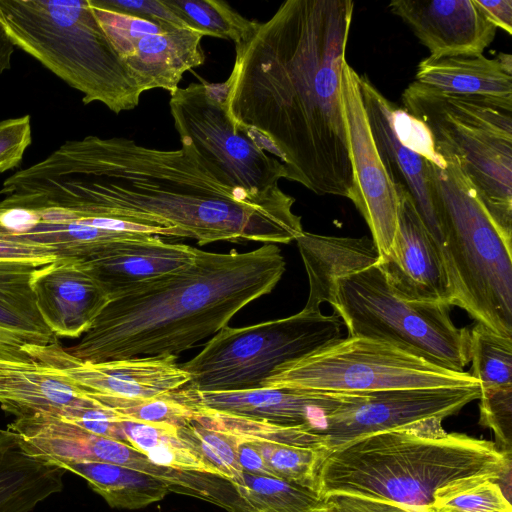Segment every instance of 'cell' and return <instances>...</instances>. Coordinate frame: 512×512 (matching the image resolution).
<instances>
[{
  "label": "cell",
  "instance_id": "ffe728a7",
  "mask_svg": "<svg viewBox=\"0 0 512 512\" xmlns=\"http://www.w3.org/2000/svg\"><path fill=\"white\" fill-rule=\"evenodd\" d=\"M388 8L431 57L483 54L496 35V26L475 0H394Z\"/></svg>",
  "mask_w": 512,
  "mask_h": 512
},
{
  "label": "cell",
  "instance_id": "5bb4252c",
  "mask_svg": "<svg viewBox=\"0 0 512 512\" xmlns=\"http://www.w3.org/2000/svg\"><path fill=\"white\" fill-rule=\"evenodd\" d=\"M358 78L359 74L346 61L341 101L354 176L349 199L368 225L382 259L389 253L396 233L399 198L373 139Z\"/></svg>",
  "mask_w": 512,
  "mask_h": 512
},
{
  "label": "cell",
  "instance_id": "7bdbcfd3",
  "mask_svg": "<svg viewBox=\"0 0 512 512\" xmlns=\"http://www.w3.org/2000/svg\"><path fill=\"white\" fill-rule=\"evenodd\" d=\"M487 19L506 33H512V0H475Z\"/></svg>",
  "mask_w": 512,
  "mask_h": 512
},
{
  "label": "cell",
  "instance_id": "7a4b0ae2",
  "mask_svg": "<svg viewBox=\"0 0 512 512\" xmlns=\"http://www.w3.org/2000/svg\"><path fill=\"white\" fill-rule=\"evenodd\" d=\"M354 2L287 0L235 43L218 84L233 125L281 161L286 179L323 196L354 188L341 101Z\"/></svg>",
  "mask_w": 512,
  "mask_h": 512
},
{
  "label": "cell",
  "instance_id": "1f68e13d",
  "mask_svg": "<svg viewBox=\"0 0 512 512\" xmlns=\"http://www.w3.org/2000/svg\"><path fill=\"white\" fill-rule=\"evenodd\" d=\"M470 362L469 374L480 389L512 385V337L476 323L470 330Z\"/></svg>",
  "mask_w": 512,
  "mask_h": 512
},
{
  "label": "cell",
  "instance_id": "44dd1931",
  "mask_svg": "<svg viewBox=\"0 0 512 512\" xmlns=\"http://www.w3.org/2000/svg\"><path fill=\"white\" fill-rule=\"evenodd\" d=\"M198 248L166 242L160 236L113 242L80 261L110 301L145 283L191 265Z\"/></svg>",
  "mask_w": 512,
  "mask_h": 512
},
{
  "label": "cell",
  "instance_id": "8d00e7d4",
  "mask_svg": "<svg viewBox=\"0 0 512 512\" xmlns=\"http://www.w3.org/2000/svg\"><path fill=\"white\" fill-rule=\"evenodd\" d=\"M480 423L490 428L501 451L512 454V385L481 389Z\"/></svg>",
  "mask_w": 512,
  "mask_h": 512
},
{
  "label": "cell",
  "instance_id": "4fadbf2b",
  "mask_svg": "<svg viewBox=\"0 0 512 512\" xmlns=\"http://www.w3.org/2000/svg\"><path fill=\"white\" fill-rule=\"evenodd\" d=\"M480 394L479 384L341 394L318 433L331 450L370 434L442 422Z\"/></svg>",
  "mask_w": 512,
  "mask_h": 512
},
{
  "label": "cell",
  "instance_id": "7402d4cb",
  "mask_svg": "<svg viewBox=\"0 0 512 512\" xmlns=\"http://www.w3.org/2000/svg\"><path fill=\"white\" fill-rule=\"evenodd\" d=\"M38 309L56 337L78 338L110 302L80 261L57 260L32 282Z\"/></svg>",
  "mask_w": 512,
  "mask_h": 512
},
{
  "label": "cell",
  "instance_id": "f1b7e54d",
  "mask_svg": "<svg viewBox=\"0 0 512 512\" xmlns=\"http://www.w3.org/2000/svg\"><path fill=\"white\" fill-rule=\"evenodd\" d=\"M53 464L83 477L114 508L140 509L170 492L163 479L116 464L69 460Z\"/></svg>",
  "mask_w": 512,
  "mask_h": 512
},
{
  "label": "cell",
  "instance_id": "7c38bea8",
  "mask_svg": "<svg viewBox=\"0 0 512 512\" xmlns=\"http://www.w3.org/2000/svg\"><path fill=\"white\" fill-rule=\"evenodd\" d=\"M121 62L144 93L179 88L183 74L202 65L204 35L187 26L113 9L102 0H88Z\"/></svg>",
  "mask_w": 512,
  "mask_h": 512
},
{
  "label": "cell",
  "instance_id": "f546056e",
  "mask_svg": "<svg viewBox=\"0 0 512 512\" xmlns=\"http://www.w3.org/2000/svg\"><path fill=\"white\" fill-rule=\"evenodd\" d=\"M125 442L142 452L155 465L178 471L210 473L221 476L194 446L182 438L178 426L145 423L120 418Z\"/></svg>",
  "mask_w": 512,
  "mask_h": 512
},
{
  "label": "cell",
  "instance_id": "ee69618b",
  "mask_svg": "<svg viewBox=\"0 0 512 512\" xmlns=\"http://www.w3.org/2000/svg\"><path fill=\"white\" fill-rule=\"evenodd\" d=\"M14 47L6 34L0 38V75L10 68Z\"/></svg>",
  "mask_w": 512,
  "mask_h": 512
},
{
  "label": "cell",
  "instance_id": "ba28073f",
  "mask_svg": "<svg viewBox=\"0 0 512 512\" xmlns=\"http://www.w3.org/2000/svg\"><path fill=\"white\" fill-rule=\"evenodd\" d=\"M330 305L348 336L389 342L455 372L470 362V330L453 323L450 307L402 299L377 264L338 279Z\"/></svg>",
  "mask_w": 512,
  "mask_h": 512
},
{
  "label": "cell",
  "instance_id": "30bf717a",
  "mask_svg": "<svg viewBox=\"0 0 512 512\" xmlns=\"http://www.w3.org/2000/svg\"><path fill=\"white\" fill-rule=\"evenodd\" d=\"M341 319L302 309L281 319L245 327H223L181 367L187 387L202 392L261 388L281 364L341 338Z\"/></svg>",
  "mask_w": 512,
  "mask_h": 512
},
{
  "label": "cell",
  "instance_id": "603a6c76",
  "mask_svg": "<svg viewBox=\"0 0 512 512\" xmlns=\"http://www.w3.org/2000/svg\"><path fill=\"white\" fill-rule=\"evenodd\" d=\"M99 404L67 377L36 360L0 359V405L16 419L46 414L66 420L79 408Z\"/></svg>",
  "mask_w": 512,
  "mask_h": 512
},
{
  "label": "cell",
  "instance_id": "52a82bcc",
  "mask_svg": "<svg viewBox=\"0 0 512 512\" xmlns=\"http://www.w3.org/2000/svg\"><path fill=\"white\" fill-rule=\"evenodd\" d=\"M401 99L426 125L437 153L457 159L483 208L512 243V103L443 93L416 81Z\"/></svg>",
  "mask_w": 512,
  "mask_h": 512
},
{
  "label": "cell",
  "instance_id": "8fae6325",
  "mask_svg": "<svg viewBox=\"0 0 512 512\" xmlns=\"http://www.w3.org/2000/svg\"><path fill=\"white\" fill-rule=\"evenodd\" d=\"M170 95V113L180 139L189 140L232 187L260 201L290 196L279 187L287 175L283 163L232 124L218 84L190 83Z\"/></svg>",
  "mask_w": 512,
  "mask_h": 512
},
{
  "label": "cell",
  "instance_id": "d6a6232c",
  "mask_svg": "<svg viewBox=\"0 0 512 512\" xmlns=\"http://www.w3.org/2000/svg\"><path fill=\"white\" fill-rule=\"evenodd\" d=\"M424 512H512V506L498 484V478L478 476L441 489Z\"/></svg>",
  "mask_w": 512,
  "mask_h": 512
},
{
  "label": "cell",
  "instance_id": "d4e9b609",
  "mask_svg": "<svg viewBox=\"0 0 512 512\" xmlns=\"http://www.w3.org/2000/svg\"><path fill=\"white\" fill-rule=\"evenodd\" d=\"M309 281L304 309L320 311L331 304L338 279L373 266L380 255L372 238L318 235L303 231L295 240Z\"/></svg>",
  "mask_w": 512,
  "mask_h": 512
},
{
  "label": "cell",
  "instance_id": "3957f363",
  "mask_svg": "<svg viewBox=\"0 0 512 512\" xmlns=\"http://www.w3.org/2000/svg\"><path fill=\"white\" fill-rule=\"evenodd\" d=\"M285 267L276 244L248 252L198 249L191 265L111 300L80 341L66 349L90 362L177 357L269 294Z\"/></svg>",
  "mask_w": 512,
  "mask_h": 512
},
{
  "label": "cell",
  "instance_id": "5b68a950",
  "mask_svg": "<svg viewBox=\"0 0 512 512\" xmlns=\"http://www.w3.org/2000/svg\"><path fill=\"white\" fill-rule=\"evenodd\" d=\"M0 26L72 88L84 104L119 114L138 106L142 91L101 28L88 0H0Z\"/></svg>",
  "mask_w": 512,
  "mask_h": 512
},
{
  "label": "cell",
  "instance_id": "6da1fadb",
  "mask_svg": "<svg viewBox=\"0 0 512 512\" xmlns=\"http://www.w3.org/2000/svg\"><path fill=\"white\" fill-rule=\"evenodd\" d=\"M159 150L124 137L69 140L6 185L31 207L120 220L160 236L288 244L303 233L290 196L260 201L232 187L187 139Z\"/></svg>",
  "mask_w": 512,
  "mask_h": 512
},
{
  "label": "cell",
  "instance_id": "74e56055",
  "mask_svg": "<svg viewBox=\"0 0 512 512\" xmlns=\"http://www.w3.org/2000/svg\"><path fill=\"white\" fill-rule=\"evenodd\" d=\"M31 141L29 115L0 120V173L19 166Z\"/></svg>",
  "mask_w": 512,
  "mask_h": 512
},
{
  "label": "cell",
  "instance_id": "836d02e7",
  "mask_svg": "<svg viewBox=\"0 0 512 512\" xmlns=\"http://www.w3.org/2000/svg\"><path fill=\"white\" fill-rule=\"evenodd\" d=\"M252 444L259 449L275 477L317 491L318 471L329 451L325 446L274 442Z\"/></svg>",
  "mask_w": 512,
  "mask_h": 512
},
{
  "label": "cell",
  "instance_id": "ac0fdd59",
  "mask_svg": "<svg viewBox=\"0 0 512 512\" xmlns=\"http://www.w3.org/2000/svg\"><path fill=\"white\" fill-rule=\"evenodd\" d=\"M358 82L372 136L385 168L394 186H401L409 194L439 245V198L432 178V162L397 137L392 119L394 103L366 74H359Z\"/></svg>",
  "mask_w": 512,
  "mask_h": 512
},
{
  "label": "cell",
  "instance_id": "e0dca14e",
  "mask_svg": "<svg viewBox=\"0 0 512 512\" xmlns=\"http://www.w3.org/2000/svg\"><path fill=\"white\" fill-rule=\"evenodd\" d=\"M20 448L51 464L69 460L104 462L128 467L167 481L171 469L152 463L127 442L90 433L59 417L38 414L7 426ZM168 483V482H167Z\"/></svg>",
  "mask_w": 512,
  "mask_h": 512
},
{
  "label": "cell",
  "instance_id": "2e32d148",
  "mask_svg": "<svg viewBox=\"0 0 512 512\" xmlns=\"http://www.w3.org/2000/svg\"><path fill=\"white\" fill-rule=\"evenodd\" d=\"M397 229L389 253L377 265L402 299L453 306V295L441 249L411 197L396 186Z\"/></svg>",
  "mask_w": 512,
  "mask_h": 512
},
{
  "label": "cell",
  "instance_id": "f6af8a7d",
  "mask_svg": "<svg viewBox=\"0 0 512 512\" xmlns=\"http://www.w3.org/2000/svg\"><path fill=\"white\" fill-rule=\"evenodd\" d=\"M4 35H5V33H4L3 29L0 26V38L3 37Z\"/></svg>",
  "mask_w": 512,
  "mask_h": 512
},
{
  "label": "cell",
  "instance_id": "d6986e66",
  "mask_svg": "<svg viewBox=\"0 0 512 512\" xmlns=\"http://www.w3.org/2000/svg\"><path fill=\"white\" fill-rule=\"evenodd\" d=\"M171 395L191 410L209 409L286 426H305L317 432L341 400V394L267 387L202 392L184 386Z\"/></svg>",
  "mask_w": 512,
  "mask_h": 512
},
{
  "label": "cell",
  "instance_id": "9a60e30c",
  "mask_svg": "<svg viewBox=\"0 0 512 512\" xmlns=\"http://www.w3.org/2000/svg\"><path fill=\"white\" fill-rule=\"evenodd\" d=\"M24 352L67 377L91 398H153L174 392L190 381V375L173 355L90 362L73 356L58 341L27 345Z\"/></svg>",
  "mask_w": 512,
  "mask_h": 512
},
{
  "label": "cell",
  "instance_id": "b9f144b4",
  "mask_svg": "<svg viewBox=\"0 0 512 512\" xmlns=\"http://www.w3.org/2000/svg\"><path fill=\"white\" fill-rule=\"evenodd\" d=\"M230 440L235 445L237 459L243 472L274 476L264 461L261 452L254 444L246 441L234 440L232 438H230Z\"/></svg>",
  "mask_w": 512,
  "mask_h": 512
},
{
  "label": "cell",
  "instance_id": "f35d334b",
  "mask_svg": "<svg viewBox=\"0 0 512 512\" xmlns=\"http://www.w3.org/2000/svg\"><path fill=\"white\" fill-rule=\"evenodd\" d=\"M324 497L325 512H420L403 505L350 494Z\"/></svg>",
  "mask_w": 512,
  "mask_h": 512
},
{
  "label": "cell",
  "instance_id": "4316f807",
  "mask_svg": "<svg viewBox=\"0 0 512 512\" xmlns=\"http://www.w3.org/2000/svg\"><path fill=\"white\" fill-rule=\"evenodd\" d=\"M65 471L25 453L8 429L0 431V512H31L62 491Z\"/></svg>",
  "mask_w": 512,
  "mask_h": 512
},
{
  "label": "cell",
  "instance_id": "cb8c5ba5",
  "mask_svg": "<svg viewBox=\"0 0 512 512\" xmlns=\"http://www.w3.org/2000/svg\"><path fill=\"white\" fill-rule=\"evenodd\" d=\"M52 262L0 260V359L32 361L25 346L57 342L38 309L32 286L37 272Z\"/></svg>",
  "mask_w": 512,
  "mask_h": 512
},
{
  "label": "cell",
  "instance_id": "8992f818",
  "mask_svg": "<svg viewBox=\"0 0 512 512\" xmlns=\"http://www.w3.org/2000/svg\"><path fill=\"white\" fill-rule=\"evenodd\" d=\"M432 163L439 198V246L453 306L495 333L512 337V243L493 223L450 155Z\"/></svg>",
  "mask_w": 512,
  "mask_h": 512
},
{
  "label": "cell",
  "instance_id": "277c9868",
  "mask_svg": "<svg viewBox=\"0 0 512 512\" xmlns=\"http://www.w3.org/2000/svg\"><path fill=\"white\" fill-rule=\"evenodd\" d=\"M511 476V455L493 442L448 433L442 422L370 434L328 451L317 491L350 494L420 512L446 486L472 477ZM499 484V483H498Z\"/></svg>",
  "mask_w": 512,
  "mask_h": 512
},
{
  "label": "cell",
  "instance_id": "4dcf8cb0",
  "mask_svg": "<svg viewBox=\"0 0 512 512\" xmlns=\"http://www.w3.org/2000/svg\"><path fill=\"white\" fill-rule=\"evenodd\" d=\"M186 24L204 36L239 42L254 26L221 0H163Z\"/></svg>",
  "mask_w": 512,
  "mask_h": 512
},
{
  "label": "cell",
  "instance_id": "83f0119b",
  "mask_svg": "<svg viewBox=\"0 0 512 512\" xmlns=\"http://www.w3.org/2000/svg\"><path fill=\"white\" fill-rule=\"evenodd\" d=\"M220 507L228 512H325V497L270 475L226 479Z\"/></svg>",
  "mask_w": 512,
  "mask_h": 512
},
{
  "label": "cell",
  "instance_id": "e575fe53",
  "mask_svg": "<svg viewBox=\"0 0 512 512\" xmlns=\"http://www.w3.org/2000/svg\"><path fill=\"white\" fill-rule=\"evenodd\" d=\"M93 399L112 410L119 418L129 421L182 426L194 415L190 408L177 401L171 393L147 399L114 397Z\"/></svg>",
  "mask_w": 512,
  "mask_h": 512
},
{
  "label": "cell",
  "instance_id": "60d3db41",
  "mask_svg": "<svg viewBox=\"0 0 512 512\" xmlns=\"http://www.w3.org/2000/svg\"><path fill=\"white\" fill-rule=\"evenodd\" d=\"M0 260H59L52 247L19 241L0 240Z\"/></svg>",
  "mask_w": 512,
  "mask_h": 512
},
{
  "label": "cell",
  "instance_id": "484cf974",
  "mask_svg": "<svg viewBox=\"0 0 512 512\" xmlns=\"http://www.w3.org/2000/svg\"><path fill=\"white\" fill-rule=\"evenodd\" d=\"M416 82L443 93L512 103V56L498 53L431 57L419 62Z\"/></svg>",
  "mask_w": 512,
  "mask_h": 512
},
{
  "label": "cell",
  "instance_id": "9c48e42d",
  "mask_svg": "<svg viewBox=\"0 0 512 512\" xmlns=\"http://www.w3.org/2000/svg\"><path fill=\"white\" fill-rule=\"evenodd\" d=\"M477 384L468 372L436 366L389 342L347 336L281 364L261 387L355 394Z\"/></svg>",
  "mask_w": 512,
  "mask_h": 512
},
{
  "label": "cell",
  "instance_id": "d590c367",
  "mask_svg": "<svg viewBox=\"0 0 512 512\" xmlns=\"http://www.w3.org/2000/svg\"><path fill=\"white\" fill-rule=\"evenodd\" d=\"M178 431L182 438L219 470L222 478L231 480L242 475L235 445L226 435L201 425L193 417L178 426Z\"/></svg>",
  "mask_w": 512,
  "mask_h": 512
},
{
  "label": "cell",
  "instance_id": "ab89813d",
  "mask_svg": "<svg viewBox=\"0 0 512 512\" xmlns=\"http://www.w3.org/2000/svg\"><path fill=\"white\" fill-rule=\"evenodd\" d=\"M107 6L126 13L160 19L189 27L163 0H102ZM191 28V27H190ZM193 29V28H192Z\"/></svg>",
  "mask_w": 512,
  "mask_h": 512
}]
</instances>
